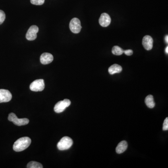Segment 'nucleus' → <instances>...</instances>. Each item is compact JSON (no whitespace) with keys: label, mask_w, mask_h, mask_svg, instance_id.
Masks as SVG:
<instances>
[{"label":"nucleus","mask_w":168,"mask_h":168,"mask_svg":"<svg viewBox=\"0 0 168 168\" xmlns=\"http://www.w3.org/2000/svg\"><path fill=\"white\" fill-rule=\"evenodd\" d=\"M32 140L31 138L28 137L20 138L14 144V150L16 152H21L23 151L30 146Z\"/></svg>","instance_id":"1"},{"label":"nucleus","mask_w":168,"mask_h":168,"mask_svg":"<svg viewBox=\"0 0 168 168\" xmlns=\"http://www.w3.org/2000/svg\"><path fill=\"white\" fill-rule=\"evenodd\" d=\"M8 120L10 122H13L14 124L18 126L26 125L29 123V120L27 118L18 119L14 113H10L8 117Z\"/></svg>","instance_id":"3"},{"label":"nucleus","mask_w":168,"mask_h":168,"mask_svg":"<svg viewBox=\"0 0 168 168\" xmlns=\"http://www.w3.org/2000/svg\"><path fill=\"white\" fill-rule=\"evenodd\" d=\"M165 41H166V43H168V36L167 35L165 37Z\"/></svg>","instance_id":"21"},{"label":"nucleus","mask_w":168,"mask_h":168,"mask_svg":"<svg viewBox=\"0 0 168 168\" xmlns=\"http://www.w3.org/2000/svg\"><path fill=\"white\" fill-rule=\"evenodd\" d=\"M165 51H166V53L168 54V46H167L166 47V50H165Z\"/></svg>","instance_id":"22"},{"label":"nucleus","mask_w":168,"mask_h":168,"mask_svg":"<svg viewBox=\"0 0 168 168\" xmlns=\"http://www.w3.org/2000/svg\"><path fill=\"white\" fill-rule=\"evenodd\" d=\"M71 104V102L68 99H65L63 101H60L55 105L54 108V111L57 113H62L67 107L69 106Z\"/></svg>","instance_id":"4"},{"label":"nucleus","mask_w":168,"mask_h":168,"mask_svg":"<svg viewBox=\"0 0 168 168\" xmlns=\"http://www.w3.org/2000/svg\"><path fill=\"white\" fill-rule=\"evenodd\" d=\"M124 53L127 56H131L133 54V51L132 50H124Z\"/></svg>","instance_id":"20"},{"label":"nucleus","mask_w":168,"mask_h":168,"mask_svg":"<svg viewBox=\"0 0 168 168\" xmlns=\"http://www.w3.org/2000/svg\"><path fill=\"white\" fill-rule=\"evenodd\" d=\"M123 70L122 67L117 64H114L108 69V72L111 75L115 73H120Z\"/></svg>","instance_id":"13"},{"label":"nucleus","mask_w":168,"mask_h":168,"mask_svg":"<svg viewBox=\"0 0 168 168\" xmlns=\"http://www.w3.org/2000/svg\"><path fill=\"white\" fill-rule=\"evenodd\" d=\"M45 0H31V2L32 4L36 5H43Z\"/></svg>","instance_id":"17"},{"label":"nucleus","mask_w":168,"mask_h":168,"mask_svg":"<svg viewBox=\"0 0 168 168\" xmlns=\"http://www.w3.org/2000/svg\"><path fill=\"white\" fill-rule=\"evenodd\" d=\"M5 18L6 16L5 13L2 10H0V25L2 24L4 22Z\"/></svg>","instance_id":"18"},{"label":"nucleus","mask_w":168,"mask_h":168,"mask_svg":"<svg viewBox=\"0 0 168 168\" xmlns=\"http://www.w3.org/2000/svg\"><path fill=\"white\" fill-rule=\"evenodd\" d=\"M12 98L11 93L8 90L0 89V103L8 102Z\"/></svg>","instance_id":"8"},{"label":"nucleus","mask_w":168,"mask_h":168,"mask_svg":"<svg viewBox=\"0 0 168 168\" xmlns=\"http://www.w3.org/2000/svg\"><path fill=\"white\" fill-rule=\"evenodd\" d=\"M145 102L148 107L153 108L155 106V103L154 101V97L152 95H149L146 97Z\"/></svg>","instance_id":"14"},{"label":"nucleus","mask_w":168,"mask_h":168,"mask_svg":"<svg viewBox=\"0 0 168 168\" xmlns=\"http://www.w3.org/2000/svg\"><path fill=\"white\" fill-rule=\"evenodd\" d=\"M111 19L109 15L104 13L101 15V17L99 20V24L103 27H106L109 25L111 23Z\"/></svg>","instance_id":"9"},{"label":"nucleus","mask_w":168,"mask_h":168,"mask_svg":"<svg viewBox=\"0 0 168 168\" xmlns=\"http://www.w3.org/2000/svg\"><path fill=\"white\" fill-rule=\"evenodd\" d=\"M69 27L71 32L75 34L80 33L82 28L80 21L77 18L71 19Z\"/></svg>","instance_id":"6"},{"label":"nucleus","mask_w":168,"mask_h":168,"mask_svg":"<svg viewBox=\"0 0 168 168\" xmlns=\"http://www.w3.org/2000/svg\"><path fill=\"white\" fill-rule=\"evenodd\" d=\"M39 29L36 25H32L29 28L26 34L27 39L30 41L35 40L37 37V33H38Z\"/></svg>","instance_id":"7"},{"label":"nucleus","mask_w":168,"mask_h":168,"mask_svg":"<svg viewBox=\"0 0 168 168\" xmlns=\"http://www.w3.org/2000/svg\"><path fill=\"white\" fill-rule=\"evenodd\" d=\"M153 38L150 36L144 37L143 39V45L146 50H149L153 48Z\"/></svg>","instance_id":"10"},{"label":"nucleus","mask_w":168,"mask_h":168,"mask_svg":"<svg viewBox=\"0 0 168 168\" xmlns=\"http://www.w3.org/2000/svg\"><path fill=\"white\" fill-rule=\"evenodd\" d=\"M53 56L49 53H43L40 57V62L43 65H47L51 63L53 60Z\"/></svg>","instance_id":"11"},{"label":"nucleus","mask_w":168,"mask_h":168,"mask_svg":"<svg viewBox=\"0 0 168 168\" xmlns=\"http://www.w3.org/2000/svg\"><path fill=\"white\" fill-rule=\"evenodd\" d=\"M127 146L128 145H127V143L126 141H123L120 142L116 147V153L119 154L123 153L127 149Z\"/></svg>","instance_id":"12"},{"label":"nucleus","mask_w":168,"mask_h":168,"mask_svg":"<svg viewBox=\"0 0 168 168\" xmlns=\"http://www.w3.org/2000/svg\"><path fill=\"white\" fill-rule=\"evenodd\" d=\"M45 88V82L42 79L36 80L30 85V89L33 92L42 91Z\"/></svg>","instance_id":"5"},{"label":"nucleus","mask_w":168,"mask_h":168,"mask_svg":"<svg viewBox=\"0 0 168 168\" xmlns=\"http://www.w3.org/2000/svg\"><path fill=\"white\" fill-rule=\"evenodd\" d=\"M73 141L69 137L64 136L60 140L57 144V147L60 150H67L71 147Z\"/></svg>","instance_id":"2"},{"label":"nucleus","mask_w":168,"mask_h":168,"mask_svg":"<svg viewBox=\"0 0 168 168\" xmlns=\"http://www.w3.org/2000/svg\"><path fill=\"white\" fill-rule=\"evenodd\" d=\"M112 53L117 56H120L124 53V50L118 46H114L112 48Z\"/></svg>","instance_id":"15"},{"label":"nucleus","mask_w":168,"mask_h":168,"mask_svg":"<svg viewBox=\"0 0 168 168\" xmlns=\"http://www.w3.org/2000/svg\"><path fill=\"white\" fill-rule=\"evenodd\" d=\"M28 168H43V166L41 163L37 162H30L27 164Z\"/></svg>","instance_id":"16"},{"label":"nucleus","mask_w":168,"mask_h":168,"mask_svg":"<svg viewBox=\"0 0 168 168\" xmlns=\"http://www.w3.org/2000/svg\"><path fill=\"white\" fill-rule=\"evenodd\" d=\"M162 129L164 131H166L168 130V117L166 118L164 120V123L163 124V127Z\"/></svg>","instance_id":"19"}]
</instances>
